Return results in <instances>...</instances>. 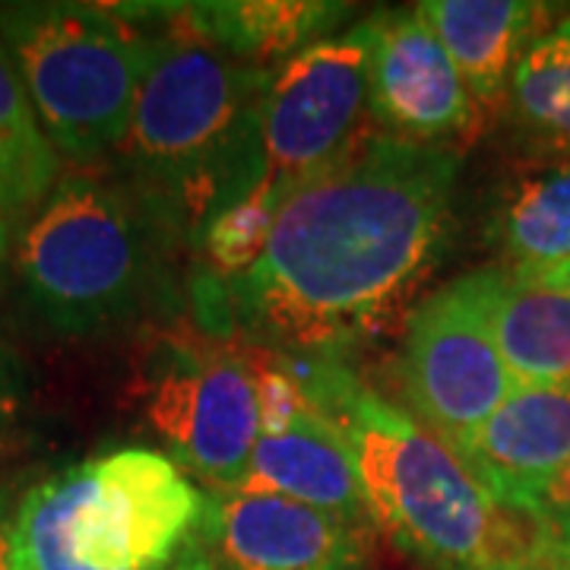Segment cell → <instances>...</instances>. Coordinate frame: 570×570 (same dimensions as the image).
<instances>
[{
    "mask_svg": "<svg viewBox=\"0 0 570 570\" xmlns=\"http://www.w3.org/2000/svg\"><path fill=\"white\" fill-rule=\"evenodd\" d=\"M460 163V149L365 137L285 197L245 276L209 283V321L247 346L343 358L381 333L438 264Z\"/></svg>",
    "mask_w": 570,
    "mask_h": 570,
    "instance_id": "cell-1",
    "label": "cell"
},
{
    "mask_svg": "<svg viewBox=\"0 0 570 570\" xmlns=\"http://www.w3.org/2000/svg\"><path fill=\"white\" fill-rule=\"evenodd\" d=\"M285 358L311 412L346 434L371 523L419 568L501 570L551 539L539 520L498 504L456 450L367 390L343 358Z\"/></svg>",
    "mask_w": 570,
    "mask_h": 570,
    "instance_id": "cell-2",
    "label": "cell"
},
{
    "mask_svg": "<svg viewBox=\"0 0 570 570\" xmlns=\"http://www.w3.org/2000/svg\"><path fill=\"white\" fill-rule=\"evenodd\" d=\"M137 99L118 159L127 187L171 228L200 225L264 181L261 108L273 70L181 32H146Z\"/></svg>",
    "mask_w": 570,
    "mask_h": 570,
    "instance_id": "cell-3",
    "label": "cell"
},
{
    "mask_svg": "<svg viewBox=\"0 0 570 570\" xmlns=\"http://www.w3.org/2000/svg\"><path fill=\"white\" fill-rule=\"evenodd\" d=\"M206 494L171 456L124 448L20 494L10 570H165L200 535Z\"/></svg>",
    "mask_w": 570,
    "mask_h": 570,
    "instance_id": "cell-4",
    "label": "cell"
},
{
    "mask_svg": "<svg viewBox=\"0 0 570 570\" xmlns=\"http://www.w3.org/2000/svg\"><path fill=\"white\" fill-rule=\"evenodd\" d=\"M156 225L168 223L130 187L92 171L61 175L13 245L29 305L67 336L127 321L156 279Z\"/></svg>",
    "mask_w": 570,
    "mask_h": 570,
    "instance_id": "cell-5",
    "label": "cell"
},
{
    "mask_svg": "<svg viewBox=\"0 0 570 570\" xmlns=\"http://www.w3.org/2000/svg\"><path fill=\"white\" fill-rule=\"evenodd\" d=\"M0 41L58 159L89 168L118 156L146 63L142 29L115 7L20 0L0 3Z\"/></svg>",
    "mask_w": 570,
    "mask_h": 570,
    "instance_id": "cell-6",
    "label": "cell"
},
{
    "mask_svg": "<svg viewBox=\"0 0 570 570\" xmlns=\"http://www.w3.org/2000/svg\"><path fill=\"white\" fill-rule=\"evenodd\" d=\"M393 381L409 415L450 450L508 400L517 381L491 326L489 269L441 285L409 311Z\"/></svg>",
    "mask_w": 570,
    "mask_h": 570,
    "instance_id": "cell-7",
    "label": "cell"
},
{
    "mask_svg": "<svg viewBox=\"0 0 570 570\" xmlns=\"http://www.w3.org/2000/svg\"><path fill=\"white\" fill-rule=\"evenodd\" d=\"M371 48L374 26L365 20L273 70L261 108L266 181L295 190L377 134L367 99Z\"/></svg>",
    "mask_w": 570,
    "mask_h": 570,
    "instance_id": "cell-8",
    "label": "cell"
},
{
    "mask_svg": "<svg viewBox=\"0 0 570 570\" xmlns=\"http://www.w3.org/2000/svg\"><path fill=\"white\" fill-rule=\"evenodd\" d=\"M149 422L184 475L209 491L238 489L261 441L245 348L206 343L178 352L153 384Z\"/></svg>",
    "mask_w": 570,
    "mask_h": 570,
    "instance_id": "cell-9",
    "label": "cell"
},
{
    "mask_svg": "<svg viewBox=\"0 0 570 570\" xmlns=\"http://www.w3.org/2000/svg\"><path fill=\"white\" fill-rule=\"evenodd\" d=\"M374 48L367 70L371 121L377 134L415 146L460 149L485 124L469 99L448 48L415 7L371 17Z\"/></svg>",
    "mask_w": 570,
    "mask_h": 570,
    "instance_id": "cell-10",
    "label": "cell"
},
{
    "mask_svg": "<svg viewBox=\"0 0 570 570\" xmlns=\"http://www.w3.org/2000/svg\"><path fill=\"white\" fill-rule=\"evenodd\" d=\"M197 546L213 570H365L367 530L276 494L209 491Z\"/></svg>",
    "mask_w": 570,
    "mask_h": 570,
    "instance_id": "cell-11",
    "label": "cell"
},
{
    "mask_svg": "<svg viewBox=\"0 0 570 570\" xmlns=\"http://www.w3.org/2000/svg\"><path fill=\"white\" fill-rule=\"evenodd\" d=\"M456 453L498 504L535 520L570 463V384H517Z\"/></svg>",
    "mask_w": 570,
    "mask_h": 570,
    "instance_id": "cell-12",
    "label": "cell"
},
{
    "mask_svg": "<svg viewBox=\"0 0 570 570\" xmlns=\"http://www.w3.org/2000/svg\"><path fill=\"white\" fill-rule=\"evenodd\" d=\"M130 22H163L168 32L213 45L235 61L273 70L305 48L330 39L352 7L333 0H200V3H127Z\"/></svg>",
    "mask_w": 570,
    "mask_h": 570,
    "instance_id": "cell-13",
    "label": "cell"
},
{
    "mask_svg": "<svg viewBox=\"0 0 570 570\" xmlns=\"http://www.w3.org/2000/svg\"><path fill=\"white\" fill-rule=\"evenodd\" d=\"M422 20L448 48L482 124L504 118L513 70L554 26V7L535 0H425Z\"/></svg>",
    "mask_w": 570,
    "mask_h": 570,
    "instance_id": "cell-14",
    "label": "cell"
},
{
    "mask_svg": "<svg viewBox=\"0 0 570 570\" xmlns=\"http://www.w3.org/2000/svg\"><path fill=\"white\" fill-rule=\"evenodd\" d=\"M235 491L276 494L330 513L348 527H371L355 453L346 434L317 412H305L279 434H261L247 460L245 479Z\"/></svg>",
    "mask_w": 570,
    "mask_h": 570,
    "instance_id": "cell-15",
    "label": "cell"
},
{
    "mask_svg": "<svg viewBox=\"0 0 570 570\" xmlns=\"http://www.w3.org/2000/svg\"><path fill=\"white\" fill-rule=\"evenodd\" d=\"M489 314L517 384H570V264L535 273L489 266Z\"/></svg>",
    "mask_w": 570,
    "mask_h": 570,
    "instance_id": "cell-16",
    "label": "cell"
},
{
    "mask_svg": "<svg viewBox=\"0 0 570 570\" xmlns=\"http://www.w3.org/2000/svg\"><path fill=\"white\" fill-rule=\"evenodd\" d=\"M485 238L498 269L570 264V159H523L491 194Z\"/></svg>",
    "mask_w": 570,
    "mask_h": 570,
    "instance_id": "cell-17",
    "label": "cell"
},
{
    "mask_svg": "<svg viewBox=\"0 0 570 570\" xmlns=\"http://www.w3.org/2000/svg\"><path fill=\"white\" fill-rule=\"evenodd\" d=\"M504 118L530 159H570V17L520 58Z\"/></svg>",
    "mask_w": 570,
    "mask_h": 570,
    "instance_id": "cell-18",
    "label": "cell"
},
{
    "mask_svg": "<svg viewBox=\"0 0 570 570\" xmlns=\"http://www.w3.org/2000/svg\"><path fill=\"white\" fill-rule=\"evenodd\" d=\"M58 163L61 159L41 134L39 118L22 89L17 63L0 41V168L36 209L61 178Z\"/></svg>",
    "mask_w": 570,
    "mask_h": 570,
    "instance_id": "cell-19",
    "label": "cell"
},
{
    "mask_svg": "<svg viewBox=\"0 0 570 570\" xmlns=\"http://www.w3.org/2000/svg\"><path fill=\"white\" fill-rule=\"evenodd\" d=\"M288 194L292 190L264 178L247 197L228 204L200 225L197 238H200V257L209 266V283L238 279L264 257L276 213Z\"/></svg>",
    "mask_w": 570,
    "mask_h": 570,
    "instance_id": "cell-20",
    "label": "cell"
},
{
    "mask_svg": "<svg viewBox=\"0 0 570 570\" xmlns=\"http://www.w3.org/2000/svg\"><path fill=\"white\" fill-rule=\"evenodd\" d=\"M245 358L250 365V377H254V393H257V412H261V434H279L285 428H292L305 412L307 406L305 387L295 374L292 362L283 352H273L264 346H247Z\"/></svg>",
    "mask_w": 570,
    "mask_h": 570,
    "instance_id": "cell-21",
    "label": "cell"
},
{
    "mask_svg": "<svg viewBox=\"0 0 570 570\" xmlns=\"http://www.w3.org/2000/svg\"><path fill=\"white\" fill-rule=\"evenodd\" d=\"M26 374L20 362L0 348V466L20 448L22 419H26Z\"/></svg>",
    "mask_w": 570,
    "mask_h": 570,
    "instance_id": "cell-22",
    "label": "cell"
},
{
    "mask_svg": "<svg viewBox=\"0 0 570 570\" xmlns=\"http://www.w3.org/2000/svg\"><path fill=\"white\" fill-rule=\"evenodd\" d=\"M535 520L546 527V532L554 542H561L564 549H570V463L558 475V482L551 485L549 494H546Z\"/></svg>",
    "mask_w": 570,
    "mask_h": 570,
    "instance_id": "cell-23",
    "label": "cell"
},
{
    "mask_svg": "<svg viewBox=\"0 0 570 570\" xmlns=\"http://www.w3.org/2000/svg\"><path fill=\"white\" fill-rule=\"evenodd\" d=\"M501 570H570V549H564L554 539H546V542H539L535 549L504 564Z\"/></svg>",
    "mask_w": 570,
    "mask_h": 570,
    "instance_id": "cell-24",
    "label": "cell"
},
{
    "mask_svg": "<svg viewBox=\"0 0 570 570\" xmlns=\"http://www.w3.org/2000/svg\"><path fill=\"white\" fill-rule=\"evenodd\" d=\"M20 498L10 485H0V570H10V542H13V517Z\"/></svg>",
    "mask_w": 570,
    "mask_h": 570,
    "instance_id": "cell-25",
    "label": "cell"
},
{
    "mask_svg": "<svg viewBox=\"0 0 570 570\" xmlns=\"http://www.w3.org/2000/svg\"><path fill=\"white\" fill-rule=\"evenodd\" d=\"M32 206L26 204V197L20 194V187L10 181V175L0 168V216H10V219H22L29 216Z\"/></svg>",
    "mask_w": 570,
    "mask_h": 570,
    "instance_id": "cell-26",
    "label": "cell"
},
{
    "mask_svg": "<svg viewBox=\"0 0 570 570\" xmlns=\"http://www.w3.org/2000/svg\"><path fill=\"white\" fill-rule=\"evenodd\" d=\"M17 223L20 219H10V216H0V269L7 264L10 250L17 245Z\"/></svg>",
    "mask_w": 570,
    "mask_h": 570,
    "instance_id": "cell-27",
    "label": "cell"
},
{
    "mask_svg": "<svg viewBox=\"0 0 570 570\" xmlns=\"http://www.w3.org/2000/svg\"><path fill=\"white\" fill-rule=\"evenodd\" d=\"M165 570H213V564L206 561V554L200 551V546L194 542V546L184 551L181 558H178V561H175L171 568H165Z\"/></svg>",
    "mask_w": 570,
    "mask_h": 570,
    "instance_id": "cell-28",
    "label": "cell"
}]
</instances>
